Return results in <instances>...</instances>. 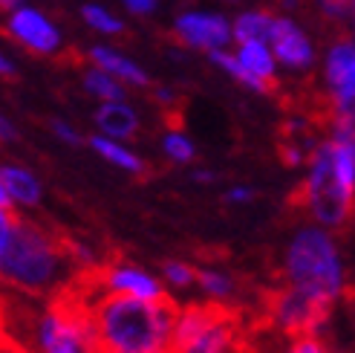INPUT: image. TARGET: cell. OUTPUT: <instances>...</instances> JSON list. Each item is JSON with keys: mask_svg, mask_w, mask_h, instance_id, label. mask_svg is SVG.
<instances>
[{"mask_svg": "<svg viewBox=\"0 0 355 353\" xmlns=\"http://www.w3.org/2000/svg\"><path fill=\"white\" fill-rule=\"evenodd\" d=\"M275 26H277V17H272L269 12H245L234 24V38L240 44H248V41L269 44L275 35Z\"/></svg>", "mask_w": 355, "mask_h": 353, "instance_id": "5bb4252c", "label": "cell"}, {"mask_svg": "<svg viewBox=\"0 0 355 353\" xmlns=\"http://www.w3.org/2000/svg\"><path fill=\"white\" fill-rule=\"evenodd\" d=\"M289 353H324V345L315 333H306V336H295Z\"/></svg>", "mask_w": 355, "mask_h": 353, "instance_id": "7402d4cb", "label": "cell"}, {"mask_svg": "<svg viewBox=\"0 0 355 353\" xmlns=\"http://www.w3.org/2000/svg\"><path fill=\"white\" fill-rule=\"evenodd\" d=\"M240 61H243V67L252 76H257L263 81H269L272 87H277V79H275V56H272V49H266L263 41L240 44Z\"/></svg>", "mask_w": 355, "mask_h": 353, "instance_id": "9a60e30c", "label": "cell"}, {"mask_svg": "<svg viewBox=\"0 0 355 353\" xmlns=\"http://www.w3.org/2000/svg\"><path fill=\"white\" fill-rule=\"evenodd\" d=\"M90 145H93V151H98V154L104 156V160H110L113 165H119V168H124V171L139 174V176L148 174L145 163H141L136 154H130L128 148H121L119 142H113V139H107V136H93Z\"/></svg>", "mask_w": 355, "mask_h": 353, "instance_id": "2e32d148", "label": "cell"}, {"mask_svg": "<svg viewBox=\"0 0 355 353\" xmlns=\"http://www.w3.org/2000/svg\"><path fill=\"white\" fill-rule=\"evenodd\" d=\"M96 122H98V128L104 133H110L113 139H133L139 133L136 113L121 101H110V104H104V108H98Z\"/></svg>", "mask_w": 355, "mask_h": 353, "instance_id": "7c38bea8", "label": "cell"}, {"mask_svg": "<svg viewBox=\"0 0 355 353\" xmlns=\"http://www.w3.org/2000/svg\"><path fill=\"white\" fill-rule=\"evenodd\" d=\"M0 180H3L9 197L15 203H21V206H38L41 203V186L29 171L17 168V165H0Z\"/></svg>", "mask_w": 355, "mask_h": 353, "instance_id": "4fadbf2b", "label": "cell"}, {"mask_svg": "<svg viewBox=\"0 0 355 353\" xmlns=\"http://www.w3.org/2000/svg\"><path fill=\"white\" fill-rule=\"evenodd\" d=\"M324 3V12L329 17H347L352 15V0H321Z\"/></svg>", "mask_w": 355, "mask_h": 353, "instance_id": "d4e9b609", "label": "cell"}, {"mask_svg": "<svg viewBox=\"0 0 355 353\" xmlns=\"http://www.w3.org/2000/svg\"><path fill=\"white\" fill-rule=\"evenodd\" d=\"M173 35L191 49H223L234 35V26L220 15H205V12H191L182 15L173 26Z\"/></svg>", "mask_w": 355, "mask_h": 353, "instance_id": "9c48e42d", "label": "cell"}, {"mask_svg": "<svg viewBox=\"0 0 355 353\" xmlns=\"http://www.w3.org/2000/svg\"><path fill=\"white\" fill-rule=\"evenodd\" d=\"M286 284L332 304L344 287L335 243L321 229H300L286 249Z\"/></svg>", "mask_w": 355, "mask_h": 353, "instance_id": "3957f363", "label": "cell"}, {"mask_svg": "<svg viewBox=\"0 0 355 353\" xmlns=\"http://www.w3.org/2000/svg\"><path fill=\"white\" fill-rule=\"evenodd\" d=\"M352 24H355V15H352Z\"/></svg>", "mask_w": 355, "mask_h": 353, "instance_id": "d6a6232c", "label": "cell"}, {"mask_svg": "<svg viewBox=\"0 0 355 353\" xmlns=\"http://www.w3.org/2000/svg\"><path fill=\"white\" fill-rule=\"evenodd\" d=\"M0 79H17V73H15L12 61H6L3 56H0Z\"/></svg>", "mask_w": 355, "mask_h": 353, "instance_id": "4dcf8cb0", "label": "cell"}, {"mask_svg": "<svg viewBox=\"0 0 355 353\" xmlns=\"http://www.w3.org/2000/svg\"><path fill=\"white\" fill-rule=\"evenodd\" d=\"M17 139V131L12 128V122L0 116V142H15Z\"/></svg>", "mask_w": 355, "mask_h": 353, "instance_id": "4316f807", "label": "cell"}, {"mask_svg": "<svg viewBox=\"0 0 355 353\" xmlns=\"http://www.w3.org/2000/svg\"><path fill=\"white\" fill-rule=\"evenodd\" d=\"M15 211H3L0 208V255H3L6 243H9V235H12V226H15Z\"/></svg>", "mask_w": 355, "mask_h": 353, "instance_id": "603a6c76", "label": "cell"}, {"mask_svg": "<svg viewBox=\"0 0 355 353\" xmlns=\"http://www.w3.org/2000/svg\"><path fill=\"white\" fill-rule=\"evenodd\" d=\"M52 133H55L61 142H67V145H81L78 131H76V128H69V125H64V122H52Z\"/></svg>", "mask_w": 355, "mask_h": 353, "instance_id": "cb8c5ba5", "label": "cell"}, {"mask_svg": "<svg viewBox=\"0 0 355 353\" xmlns=\"http://www.w3.org/2000/svg\"><path fill=\"white\" fill-rule=\"evenodd\" d=\"M327 87L332 119H349L355 125V44L335 41L327 52Z\"/></svg>", "mask_w": 355, "mask_h": 353, "instance_id": "52a82bcc", "label": "cell"}, {"mask_svg": "<svg viewBox=\"0 0 355 353\" xmlns=\"http://www.w3.org/2000/svg\"><path fill=\"white\" fill-rule=\"evenodd\" d=\"M0 32H3L9 41L35 52V56H55L61 49L58 29L52 26L38 9H12V15L6 17V24L0 26Z\"/></svg>", "mask_w": 355, "mask_h": 353, "instance_id": "ba28073f", "label": "cell"}, {"mask_svg": "<svg viewBox=\"0 0 355 353\" xmlns=\"http://www.w3.org/2000/svg\"><path fill=\"white\" fill-rule=\"evenodd\" d=\"M87 304L101 353H168L180 304L171 295L165 298H139L128 293L101 290L93 275L84 270L64 287Z\"/></svg>", "mask_w": 355, "mask_h": 353, "instance_id": "6da1fadb", "label": "cell"}, {"mask_svg": "<svg viewBox=\"0 0 355 353\" xmlns=\"http://www.w3.org/2000/svg\"><path fill=\"white\" fill-rule=\"evenodd\" d=\"M90 58H93L96 67H101L104 73L116 76L119 81H128V84H136V87H148V84H150V79H148L145 69L136 67L130 58L119 56V52L110 49V47H93V49H90Z\"/></svg>", "mask_w": 355, "mask_h": 353, "instance_id": "8fae6325", "label": "cell"}, {"mask_svg": "<svg viewBox=\"0 0 355 353\" xmlns=\"http://www.w3.org/2000/svg\"><path fill=\"white\" fill-rule=\"evenodd\" d=\"M84 87H87V90H90L93 96L104 99V101H121V99H124L121 81H119L116 76H110V73H104L101 67L87 69V73H84Z\"/></svg>", "mask_w": 355, "mask_h": 353, "instance_id": "e0dca14e", "label": "cell"}, {"mask_svg": "<svg viewBox=\"0 0 355 353\" xmlns=\"http://www.w3.org/2000/svg\"><path fill=\"white\" fill-rule=\"evenodd\" d=\"M162 272H165V278L171 281V284H176V287H188V284L197 281V270H193L191 263H182V261H168L162 267Z\"/></svg>", "mask_w": 355, "mask_h": 353, "instance_id": "44dd1931", "label": "cell"}, {"mask_svg": "<svg viewBox=\"0 0 355 353\" xmlns=\"http://www.w3.org/2000/svg\"><path fill=\"white\" fill-rule=\"evenodd\" d=\"M263 307H266L269 322L275 327H280L283 333H289V336H306V333H318V327L327 322V315L332 310V304L318 302V298H312L309 293L297 290L292 284L266 293Z\"/></svg>", "mask_w": 355, "mask_h": 353, "instance_id": "8992f818", "label": "cell"}, {"mask_svg": "<svg viewBox=\"0 0 355 353\" xmlns=\"http://www.w3.org/2000/svg\"><path fill=\"white\" fill-rule=\"evenodd\" d=\"M171 353H243L240 315L232 304H191L176 322Z\"/></svg>", "mask_w": 355, "mask_h": 353, "instance_id": "277c9868", "label": "cell"}, {"mask_svg": "<svg viewBox=\"0 0 355 353\" xmlns=\"http://www.w3.org/2000/svg\"><path fill=\"white\" fill-rule=\"evenodd\" d=\"M292 208H304L327 226H341L355 208V194H349L332 165V142H321L309 156V176L289 197Z\"/></svg>", "mask_w": 355, "mask_h": 353, "instance_id": "5b68a950", "label": "cell"}, {"mask_svg": "<svg viewBox=\"0 0 355 353\" xmlns=\"http://www.w3.org/2000/svg\"><path fill=\"white\" fill-rule=\"evenodd\" d=\"M76 240L15 217L12 235L0 255V281L29 295H55L76 278Z\"/></svg>", "mask_w": 355, "mask_h": 353, "instance_id": "7a4b0ae2", "label": "cell"}, {"mask_svg": "<svg viewBox=\"0 0 355 353\" xmlns=\"http://www.w3.org/2000/svg\"><path fill=\"white\" fill-rule=\"evenodd\" d=\"M228 200H232V203L252 200V188H232V191H228Z\"/></svg>", "mask_w": 355, "mask_h": 353, "instance_id": "f1b7e54d", "label": "cell"}, {"mask_svg": "<svg viewBox=\"0 0 355 353\" xmlns=\"http://www.w3.org/2000/svg\"><path fill=\"white\" fill-rule=\"evenodd\" d=\"M197 281H200V287L214 298H228L234 293V281L223 272H214V270H197Z\"/></svg>", "mask_w": 355, "mask_h": 353, "instance_id": "ac0fdd59", "label": "cell"}, {"mask_svg": "<svg viewBox=\"0 0 355 353\" xmlns=\"http://www.w3.org/2000/svg\"><path fill=\"white\" fill-rule=\"evenodd\" d=\"M81 15H84V21L90 24L93 29H98V32L119 35V32L124 29V24H121V21H116V17H113L107 9H101V6H96V3H87V6L81 9Z\"/></svg>", "mask_w": 355, "mask_h": 353, "instance_id": "d6986e66", "label": "cell"}, {"mask_svg": "<svg viewBox=\"0 0 355 353\" xmlns=\"http://www.w3.org/2000/svg\"><path fill=\"white\" fill-rule=\"evenodd\" d=\"M0 353H29V350L21 347L17 342H12L9 336H3V339H0Z\"/></svg>", "mask_w": 355, "mask_h": 353, "instance_id": "83f0119b", "label": "cell"}, {"mask_svg": "<svg viewBox=\"0 0 355 353\" xmlns=\"http://www.w3.org/2000/svg\"><path fill=\"white\" fill-rule=\"evenodd\" d=\"M21 0H0V12H9V9H15Z\"/></svg>", "mask_w": 355, "mask_h": 353, "instance_id": "1f68e13d", "label": "cell"}, {"mask_svg": "<svg viewBox=\"0 0 355 353\" xmlns=\"http://www.w3.org/2000/svg\"><path fill=\"white\" fill-rule=\"evenodd\" d=\"M269 44L275 49V58L292 69H304L312 64V44L289 17H277V26Z\"/></svg>", "mask_w": 355, "mask_h": 353, "instance_id": "30bf717a", "label": "cell"}, {"mask_svg": "<svg viewBox=\"0 0 355 353\" xmlns=\"http://www.w3.org/2000/svg\"><path fill=\"white\" fill-rule=\"evenodd\" d=\"M124 6H128L133 15H148L156 9V0H124Z\"/></svg>", "mask_w": 355, "mask_h": 353, "instance_id": "484cf974", "label": "cell"}, {"mask_svg": "<svg viewBox=\"0 0 355 353\" xmlns=\"http://www.w3.org/2000/svg\"><path fill=\"white\" fill-rule=\"evenodd\" d=\"M0 208H3V211H15V200L9 197V191H6L3 180H0Z\"/></svg>", "mask_w": 355, "mask_h": 353, "instance_id": "f546056e", "label": "cell"}, {"mask_svg": "<svg viewBox=\"0 0 355 353\" xmlns=\"http://www.w3.org/2000/svg\"><path fill=\"white\" fill-rule=\"evenodd\" d=\"M165 154L171 156V160H176V163H191L193 160V145L188 142L180 131H171L165 136Z\"/></svg>", "mask_w": 355, "mask_h": 353, "instance_id": "ffe728a7", "label": "cell"}]
</instances>
